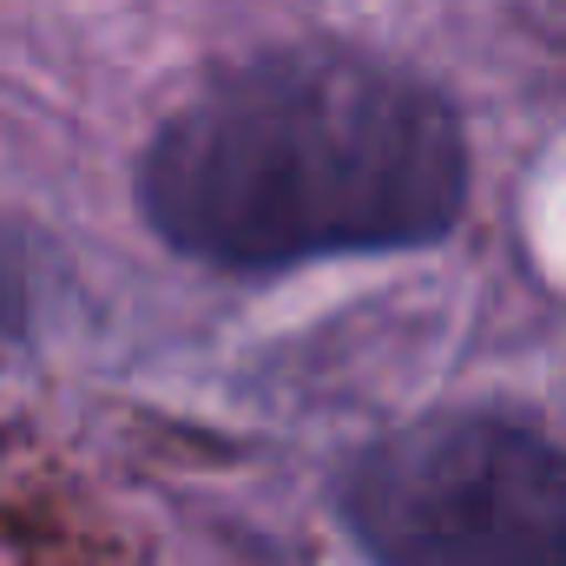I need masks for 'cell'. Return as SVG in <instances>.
I'll list each match as a JSON object with an SVG mask.
<instances>
[{
	"mask_svg": "<svg viewBox=\"0 0 566 566\" xmlns=\"http://www.w3.org/2000/svg\"><path fill=\"white\" fill-rule=\"evenodd\" d=\"M151 231L218 271L409 251L454 231L468 145L422 80L290 46L198 86L145 145Z\"/></svg>",
	"mask_w": 566,
	"mask_h": 566,
	"instance_id": "6da1fadb",
	"label": "cell"
},
{
	"mask_svg": "<svg viewBox=\"0 0 566 566\" xmlns=\"http://www.w3.org/2000/svg\"><path fill=\"white\" fill-rule=\"evenodd\" d=\"M369 566H566V448L501 416H428L343 474Z\"/></svg>",
	"mask_w": 566,
	"mask_h": 566,
	"instance_id": "7a4b0ae2",
	"label": "cell"
},
{
	"mask_svg": "<svg viewBox=\"0 0 566 566\" xmlns=\"http://www.w3.org/2000/svg\"><path fill=\"white\" fill-rule=\"evenodd\" d=\"M0 323H13V277L0 271Z\"/></svg>",
	"mask_w": 566,
	"mask_h": 566,
	"instance_id": "3957f363",
	"label": "cell"
}]
</instances>
